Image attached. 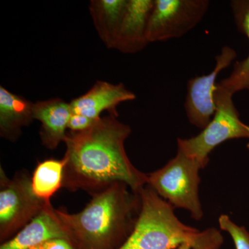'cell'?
<instances>
[{
  "label": "cell",
  "instance_id": "obj_1",
  "mask_svg": "<svg viewBox=\"0 0 249 249\" xmlns=\"http://www.w3.org/2000/svg\"><path fill=\"white\" fill-rule=\"evenodd\" d=\"M117 118L105 116L85 130L67 132L62 187L93 196L117 182L138 193L146 186L148 175L132 165L124 149L132 129Z\"/></svg>",
  "mask_w": 249,
  "mask_h": 249
},
{
  "label": "cell",
  "instance_id": "obj_2",
  "mask_svg": "<svg viewBox=\"0 0 249 249\" xmlns=\"http://www.w3.org/2000/svg\"><path fill=\"white\" fill-rule=\"evenodd\" d=\"M92 196L78 213L55 209V214L77 249H113L132 235L140 213V196L117 182Z\"/></svg>",
  "mask_w": 249,
  "mask_h": 249
},
{
  "label": "cell",
  "instance_id": "obj_3",
  "mask_svg": "<svg viewBox=\"0 0 249 249\" xmlns=\"http://www.w3.org/2000/svg\"><path fill=\"white\" fill-rule=\"evenodd\" d=\"M140 213L129 242L141 249H175L188 245L193 249H219L222 236L216 229L204 231L183 224L175 208L146 185L139 191Z\"/></svg>",
  "mask_w": 249,
  "mask_h": 249
},
{
  "label": "cell",
  "instance_id": "obj_4",
  "mask_svg": "<svg viewBox=\"0 0 249 249\" xmlns=\"http://www.w3.org/2000/svg\"><path fill=\"white\" fill-rule=\"evenodd\" d=\"M203 168L198 160L178 150L163 168L148 175L147 185L174 208L187 210L195 220H200L204 212L199 197V173Z\"/></svg>",
  "mask_w": 249,
  "mask_h": 249
},
{
  "label": "cell",
  "instance_id": "obj_5",
  "mask_svg": "<svg viewBox=\"0 0 249 249\" xmlns=\"http://www.w3.org/2000/svg\"><path fill=\"white\" fill-rule=\"evenodd\" d=\"M232 96L217 85L214 91L216 110L212 120L196 137L178 139V150L198 160L204 168L209 163L210 154L222 142L234 139L249 140V125L240 120ZM247 147L249 149V142Z\"/></svg>",
  "mask_w": 249,
  "mask_h": 249
},
{
  "label": "cell",
  "instance_id": "obj_6",
  "mask_svg": "<svg viewBox=\"0 0 249 249\" xmlns=\"http://www.w3.org/2000/svg\"><path fill=\"white\" fill-rule=\"evenodd\" d=\"M0 186V237L2 241L27 225L51 202L36 196L27 174H18L11 179L1 169Z\"/></svg>",
  "mask_w": 249,
  "mask_h": 249
},
{
  "label": "cell",
  "instance_id": "obj_7",
  "mask_svg": "<svg viewBox=\"0 0 249 249\" xmlns=\"http://www.w3.org/2000/svg\"><path fill=\"white\" fill-rule=\"evenodd\" d=\"M209 5V0H155L147 23L149 43L183 37L202 20Z\"/></svg>",
  "mask_w": 249,
  "mask_h": 249
},
{
  "label": "cell",
  "instance_id": "obj_8",
  "mask_svg": "<svg viewBox=\"0 0 249 249\" xmlns=\"http://www.w3.org/2000/svg\"><path fill=\"white\" fill-rule=\"evenodd\" d=\"M237 56L235 49L224 46L216 56L215 65L211 73L188 80L184 108L188 121L193 125L203 129L212 120L216 110V80L218 75L230 66Z\"/></svg>",
  "mask_w": 249,
  "mask_h": 249
},
{
  "label": "cell",
  "instance_id": "obj_9",
  "mask_svg": "<svg viewBox=\"0 0 249 249\" xmlns=\"http://www.w3.org/2000/svg\"><path fill=\"white\" fill-rule=\"evenodd\" d=\"M136 95L126 89L122 83L114 85L106 81L96 82L85 94L72 100L70 103L72 114L86 116L92 120L101 119L105 111L109 115L119 117L116 107L121 103L133 101Z\"/></svg>",
  "mask_w": 249,
  "mask_h": 249
},
{
  "label": "cell",
  "instance_id": "obj_10",
  "mask_svg": "<svg viewBox=\"0 0 249 249\" xmlns=\"http://www.w3.org/2000/svg\"><path fill=\"white\" fill-rule=\"evenodd\" d=\"M155 0H129L114 49L124 53H136L149 43L147 28Z\"/></svg>",
  "mask_w": 249,
  "mask_h": 249
},
{
  "label": "cell",
  "instance_id": "obj_11",
  "mask_svg": "<svg viewBox=\"0 0 249 249\" xmlns=\"http://www.w3.org/2000/svg\"><path fill=\"white\" fill-rule=\"evenodd\" d=\"M55 238L71 241L66 229L57 217L55 209L49 204L17 235L2 244L0 249H30Z\"/></svg>",
  "mask_w": 249,
  "mask_h": 249
},
{
  "label": "cell",
  "instance_id": "obj_12",
  "mask_svg": "<svg viewBox=\"0 0 249 249\" xmlns=\"http://www.w3.org/2000/svg\"><path fill=\"white\" fill-rule=\"evenodd\" d=\"M71 114L70 103L61 98L34 103V119L41 123L40 136L44 146L54 150L60 142H65Z\"/></svg>",
  "mask_w": 249,
  "mask_h": 249
},
{
  "label": "cell",
  "instance_id": "obj_13",
  "mask_svg": "<svg viewBox=\"0 0 249 249\" xmlns=\"http://www.w3.org/2000/svg\"><path fill=\"white\" fill-rule=\"evenodd\" d=\"M34 103L0 87V135L15 142L34 120Z\"/></svg>",
  "mask_w": 249,
  "mask_h": 249
},
{
  "label": "cell",
  "instance_id": "obj_14",
  "mask_svg": "<svg viewBox=\"0 0 249 249\" xmlns=\"http://www.w3.org/2000/svg\"><path fill=\"white\" fill-rule=\"evenodd\" d=\"M129 0H92L89 11L100 38L108 49H114Z\"/></svg>",
  "mask_w": 249,
  "mask_h": 249
},
{
  "label": "cell",
  "instance_id": "obj_15",
  "mask_svg": "<svg viewBox=\"0 0 249 249\" xmlns=\"http://www.w3.org/2000/svg\"><path fill=\"white\" fill-rule=\"evenodd\" d=\"M230 4L237 30L249 42V0H232ZM217 85L232 95L242 90L249 91V53L244 60L235 62L229 76Z\"/></svg>",
  "mask_w": 249,
  "mask_h": 249
},
{
  "label": "cell",
  "instance_id": "obj_16",
  "mask_svg": "<svg viewBox=\"0 0 249 249\" xmlns=\"http://www.w3.org/2000/svg\"><path fill=\"white\" fill-rule=\"evenodd\" d=\"M65 160L50 159L38 163L31 178L34 194L39 199L50 201V198L63 185Z\"/></svg>",
  "mask_w": 249,
  "mask_h": 249
},
{
  "label": "cell",
  "instance_id": "obj_17",
  "mask_svg": "<svg viewBox=\"0 0 249 249\" xmlns=\"http://www.w3.org/2000/svg\"><path fill=\"white\" fill-rule=\"evenodd\" d=\"M219 227L232 237L236 249H249V232L245 227L235 224L227 214L219 217Z\"/></svg>",
  "mask_w": 249,
  "mask_h": 249
},
{
  "label": "cell",
  "instance_id": "obj_18",
  "mask_svg": "<svg viewBox=\"0 0 249 249\" xmlns=\"http://www.w3.org/2000/svg\"><path fill=\"white\" fill-rule=\"evenodd\" d=\"M96 121L80 114H72L69 122L68 129L71 132H80L89 128Z\"/></svg>",
  "mask_w": 249,
  "mask_h": 249
},
{
  "label": "cell",
  "instance_id": "obj_19",
  "mask_svg": "<svg viewBox=\"0 0 249 249\" xmlns=\"http://www.w3.org/2000/svg\"><path fill=\"white\" fill-rule=\"evenodd\" d=\"M40 246L42 249H78L71 241L65 238L52 239Z\"/></svg>",
  "mask_w": 249,
  "mask_h": 249
},
{
  "label": "cell",
  "instance_id": "obj_20",
  "mask_svg": "<svg viewBox=\"0 0 249 249\" xmlns=\"http://www.w3.org/2000/svg\"><path fill=\"white\" fill-rule=\"evenodd\" d=\"M119 249H139L138 247L133 245V244L131 243L130 242H129L128 240L126 241V242H124V245L121 246L120 248Z\"/></svg>",
  "mask_w": 249,
  "mask_h": 249
},
{
  "label": "cell",
  "instance_id": "obj_21",
  "mask_svg": "<svg viewBox=\"0 0 249 249\" xmlns=\"http://www.w3.org/2000/svg\"><path fill=\"white\" fill-rule=\"evenodd\" d=\"M175 249H193L192 248L191 246L188 245H186V244H184V245L179 246V247H178V248H176Z\"/></svg>",
  "mask_w": 249,
  "mask_h": 249
},
{
  "label": "cell",
  "instance_id": "obj_22",
  "mask_svg": "<svg viewBox=\"0 0 249 249\" xmlns=\"http://www.w3.org/2000/svg\"><path fill=\"white\" fill-rule=\"evenodd\" d=\"M30 249H42L41 248L40 246H37V247H33V248H31Z\"/></svg>",
  "mask_w": 249,
  "mask_h": 249
}]
</instances>
